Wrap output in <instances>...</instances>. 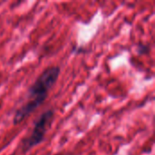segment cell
Listing matches in <instances>:
<instances>
[{
    "label": "cell",
    "instance_id": "2",
    "mask_svg": "<svg viewBox=\"0 0 155 155\" xmlns=\"http://www.w3.org/2000/svg\"><path fill=\"white\" fill-rule=\"evenodd\" d=\"M54 114V110L50 109L44 112L38 117V119L35 123L32 133L24 140L22 143V150L24 153L28 152L29 150L35 148L45 141V134L52 125Z\"/></svg>",
    "mask_w": 155,
    "mask_h": 155
},
{
    "label": "cell",
    "instance_id": "1",
    "mask_svg": "<svg viewBox=\"0 0 155 155\" xmlns=\"http://www.w3.org/2000/svg\"><path fill=\"white\" fill-rule=\"evenodd\" d=\"M59 75L60 67L56 65L48 66L40 74L29 87L26 93L25 103L15 111L13 117L14 125L21 124L44 104L50 90L57 82Z\"/></svg>",
    "mask_w": 155,
    "mask_h": 155
}]
</instances>
